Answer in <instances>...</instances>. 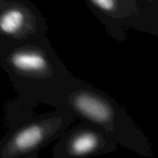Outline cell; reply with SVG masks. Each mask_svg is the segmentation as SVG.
<instances>
[{
    "mask_svg": "<svg viewBox=\"0 0 158 158\" xmlns=\"http://www.w3.org/2000/svg\"><path fill=\"white\" fill-rule=\"evenodd\" d=\"M75 106L79 112L95 122L105 123L111 116L109 107L102 100L89 94L78 95L75 99Z\"/></svg>",
    "mask_w": 158,
    "mask_h": 158,
    "instance_id": "obj_1",
    "label": "cell"
},
{
    "mask_svg": "<svg viewBox=\"0 0 158 158\" xmlns=\"http://www.w3.org/2000/svg\"><path fill=\"white\" fill-rule=\"evenodd\" d=\"M44 132L39 126H31L20 131L12 142V147L16 151L25 152L36 147L42 141Z\"/></svg>",
    "mask_w": 158,
    "mask_h": 158,
    "instance_id": "obj_2",
    "label": "cell"
},
{
    "mask_svg": "<svg viewBox=\"0 0 158 158\" xmlns=\"http://www.w3.org/2000/svg\"><path fill=\"white\" fill-rule=\"evenodd\" d=\"M11 61L16 69L27 72L39 71L46 65V62L42 55L31 51L18 52L13 55Z\"/></svg>",
    "mask_w": 158,
    "mask_h": 158,
    "instance_id": "obj_3",
    "label": "cell"
},
{
    "mask_svg": "<svg viewBox=\"0 0 158 158\" xmlns=\"http://www.w3.org/2000/svg\"><path fill=\"white\" fill-rule=\"evenodd\" d=\"M24 21L25 15L20 9H8L0 16V31L4 33L14 34L22 28Z\"/></svg>",
    "mask_w": 158,
    "mask_h": 158,
    "instance_id": "obj_4",
    "label": "cell"
},
{
    "mask_svg": "<svg viewBox=\"0 0 158 158\" xmlns=\"http://www.w3.org/2000/svg\"><path fill=\"white\" fill-rule=\"evenodd\" d=\"M98 145L96 135L91 132H83L74 138L70 150L75 156H85L92 153Z\"/></svg>",
    "mask_w": 158,
    "mask_h": 158,
    "instance_id": "obj_5",
    "label": "cell"
},
{
    "mask_svg": "<svg viewBox=\"0 0 158 158\" xmlns=\"http://www.w3.org/2000/svg\"><path fill=\"white\" fill-rule=\"evenodd\" d=\"M92 2L105 11H111L115 8V0H92Z\"/></svg>",
    "mask_w": 158,
    "mask_h": 158,
    "instance_id": "obj_6",
    "label": "cell"
}]
</instances>
